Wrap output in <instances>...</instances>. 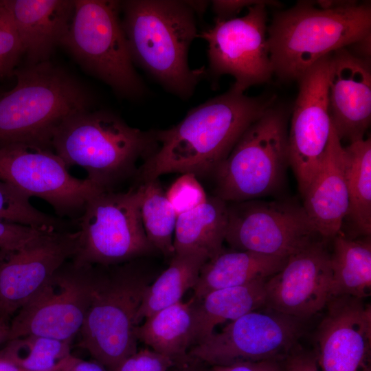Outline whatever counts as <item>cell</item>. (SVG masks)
<instances>
[{"mask_svg":"<svg viewBox=\"0 0 371 371\" xmlns=\"http://www.w3.org/2000/svg\"><path fill=\"white\" fill-rule=\"evenodd\" d=\"M275 96H248L230 89L192 109L177 125L156 131L158 147L139 169L144 181L172 172L216 170Z\"/></svg>","mask_w":371,"mask_h":371,"instance_id":"cell-1","label":"cell"},{"mask_svg":"<svg viewBox=\"0 0 371 371\" xmlns=\"http://www.w3.org/2000/svg\"><path fill=\"white\" fill-rule=\"evenodd\" d=\"M122 25L133 63L165 89L190 98L206 68L192 69L188 54L199 36L196 14L187 1H121Z\"/></svg>","mask_w":371,"mask_h":371,"instance_id":"cell-2","label":"cell"},{"mask_svg":"<svg viewBox=\"0 0 371 371\" xmlns=\"http://www.w3.org/2000/svg\"><path fill=\"white\" fill-rule=\"evenodd\" d=\"M155 131H142L106 110L80 111L66 117L56 129L52 148L66 166L84 168L87 179L102 191L136 172V163L157 148Z\"/></svg>","mask_w":371,"mask_h":371,"instance_id":"cell-3","label":"cell"},{"mask_svg":"<svg viewBox=\"0 0 371 371\" xmlns=\"http://www.w3.org/2000/svg\"><path fill=\"white\" fill-rule=\"evenodd\" d=\"M13 74L16 85L0 94V148L25 144L52 149L53 135L60 124L90 109V92L48 60Z\"/></svg>","mask_w":371,"mask_h":371,"instance_id":"cell-4","label":"cell"},{"mask_svg":"<svg viewBox=\"0 0 371 371\" xmlns=\"http://www.w3.org/2000/svg\"><path fill=\"white\" fill-rule=\"evenodd\" d=\"M371 29V7L362 3L322 9L310 1L276 13L267 26V45L273 74L298 80L325 56L346 48Z\"/></svg>","mask_w":371,"mask_h":371,"instance_id":"cell-5","label":"cell"},{"mask_svg":"<svg viewBox=\"0 0 371 371\" xmlns=\"http://www.w3.org/2000/svg\"><path fill=\"white\" fill-rule=\"evenodd\" d=\"M139 258L98 266L91 303L78 346L110 371L137 350L135 318L146 288L161 272Z\"/></svg>","mask_w":371,"mask_h":371,"instance_id":"cell-6","label":"cell"},{"mask_svg":"<svg viewBox=\"0 0 371 371\" xmlns=\"http://www.w3.org/2000/svg\"><path fill=\"white\" fill-rule=\"evenodd\" d=\"M121 1L74 0L60 45L118 95L139 100L147 88L137 73L120 17Z\"/></svg>","mask_w":371,"mask_h":371,"instance_id":"cell-7","label":"cell"},{"mask_svg":"<svg viewBox=\"0 0 371 371\" xmlns=\"http://www.w3.org/2000/svg\"><path fill=\"white\" fill-rule=\"evenodd\" d=\"M286 120L284 109L273 104L248 127L214 171L217 196L240 202L280 187L289 164Z\"/></svg>","mask_w":371,"mask_h":371,"instance_id":"cell-8","label":"cell"},{"mask_svg":"<svg viewBox=\"0 0 371 371\" xmlns=\"http://www.w3.org/2000/svg\"><path fill=\"white\" fill-rule=\"evenodd\" d=\"M141 197L140 186L93 195L76 219L78 245L71 259L79 264L112 266L157 253L143 226Z\"/></svg>","mask_w":371,"mask_h":371,"instance_id":"cell-9","label":"cell"},{"mask_svg":"<svg viewBox=\"0 0 371 371\" xmlns=\"http://www.w3.org/2000/svg\"><path fill=\"white\" fill-rule=\"evenodd\" d=\"M97 270V265L65 262L12 317L8 341L38 335L71 341L84 323Z\"/></svg>","mask_w":371,"mask_h":371,"instance_id":"cell-10","label":"cell"},{"mask_svg":"<svg viewBox=\"0 0 371 371\" xmlns=\"http://www.w3.org/2000/svg\"><path fill=\"white\" fill-rule=\"evenodd\" d=\"M267 6H280L271 0L247 8L241 17L215 19L199 33L207 43V77L212 84L223 75L232 76L231 88L245 93L251 86L270 80L273 74L267 45Z\"/></svg>","mask_w":371,"mask_h":371,"instance_id":"cell-11","label":"cell"},{"mask_svg":"<svg viewBox=\"0 0 371 371\" xmlns=\"http://www.w3.org/2000/svg\"><path fill=\"white\" fill-rule=\"evenodd\" d=\"M251 311L193 346L188 356L210 366L283 360L302 335V321L269 308Z\"/></svg>","mask_w":371,"mask_h":371,"instance_id":"cell-12","label":"cell"},{"mask_svg":"<svg viewBox=\"0 0 371 371\" xmlns=\"http://www.w3.org/2000/svg\"><path fill=\"white\" fill-rule=\"evenodd\" d=\"M227 210L225 241L233 249L288 258L322 238L295 203L254 199L233 202Z\"/></svg>","mask_w":371,"mask_h":371,"instance_id":"cell-13","label":"cell"},{"mask_svg":"<svg viewBox=\"0 0 371 371\" xmlns=\"http://www.w3.org/2000/svg\"><path fill=\"white\" fill-rule=\"evenodd\" d=\"M0 180L43 199L62 218H78L87 201L103 192L87 178L71 175L52 149L25 144L0 148Z\"/></svg>","mask_w":371,"mask_h":371,"instance_id":"cell-14","label":"cell"},{"mask_svg":"<svg viewBox=\"0 0 371 371\" xmlns=\"http://www.w3.org/2000/svg\"><path fill=\"white\" fill-rule=\"evenodd\" d=\"M78 231L49 230L26 244L0 249V318L14 315L75 255Z\"/></svg>","mask_w":371,"mask_h":371,"instance_id":"cell-15","label":"cell"},{"mask_svg":"<svg viewBox=\"0 0 371 371\" xmlns=\"http://www.w3.org/2000/svg\"><path fill=\"white\" fill-rule=\"evenodd\" d=\"M330 54L297 80L299 91L288 134V150L289 163L302 195L319 169L330 137L328 87Z\"/></svg>","mask_w":371,"mask_h":371,"instance_id":"cell-16","label":"cell"},{"mask_svg":"<svg viewBox=\"0 0 371 371\" xmlns=\"http://www.w3.org/2000/svg\"><path fill=\"white\" fill-rule=\"evenodd\" d=\"M323 238L289 256L265 282V305L300 321L323 310L333 297L330 251Z\"/></svg>","mask_w":371,"mask_h":371,"instance_id":"cell-17","label":"cell"},{"mask_svg":"<svg viewBox=\"0 0 371 371\" xmlns=\"http://www.w3.org/2000/svg\"><path fill=\"white\" fill-rule=\"evenodd\" d=\"M316 333L320 371H371V306L363 299L332 297Z\"/></svg>","mask_w":371,"mask_h":371,"instance_id":"cell-18","label":"cell"},{"mask_svg":"<svg viewBox=\"0 0 371 371\" xmlns=\"http://www.w3.org/2000/svg\"><path fill=\"white\" fill-rule=\"evenodd\" d=\"M328 105L332 125L341 141L363 139L371 117L370 63L346 48L330 56Z\"/></svg>","mask_w":371,"mask_h":371,"instance_id":"cell-19","label":"cell"},{"mask_svg":"<svg viewBox=\"0 0 371 371\" xmlns=\"http://www.w3.org/2000/svg\"><path fill=\"white\" fill-rule=\"evenodd\" d=\"M344 147L333 125L326 153L302 195L303 207L319 235L335 237L342 228L348 209Z\"/></svg>","mask_w":371,"mask_h":371,"instance_id":"cell-20","label":"cell"},{"mask_svg":"<svg viewBox=\"0 0 371 371\" xmlns=\"http://www.w3.org/2000/svg\"><path fill=\"white\" fill-rule=\"evenodd\" d=\"M30 65L47 61L70 24L74 0H5Z\"/></svg>","mask_w":371,"mask_h":371,"instance_id":"cell-21","label":"cell"},{"mask_svg":"<svg viewBox=\"0 0 371 371\" xmlns=\"http://www.w3.org/2000/svg\"><path fill=\"white\" fill-rule=\"evenodd\" d=\"M288 258L223 248L201 267L192 297L200 300L216 290L267 280L283 268Z\"/></svg>","mask_w":371,"mask_h":371,"instance_id":"cell-22","label":"cell"},{"mask_svg":"<svg viewBox=\"0 0 371 371\" xmlns=\"http://www.w3.org/2000/svg\"><path fill=\"white\" fill-rule=\"evenodd\" d=\"M138 341L172 359L176 364L189 357L196 344V322L194 302L182 301L146 317L136 328Z\"/></svg>","mask_w":371,"mask_h":371,"instance_id":"cell-23","label":"cell"},{"mask_svg":"<svg viewBox=\"0 0 371 371\" xmlns=\"http://www.w3.org/2000/svg\"><path fill=\"white\" fill-rule=\"evenodd\" d=\"M227 219V202L217 196L179 214L173 238L175 254L200 251L208 259L213 257L223 248Z\"/></svg>","mask_w":371,"mask_h":371,"instance_id":"cell-24","label":"cell"},{"mask_svg":"<svg viewBox=\"0 0 371 371\" xmlns=\"http://www.w3.org/2000/svg\"><path fill=\"white\" fill-rule=\"evenodd\" d=\"M265 281L216 290L200 300L192 297L196 322V344L214 332L218 324L265 307Z\"/></svg>","mask_w":371,"mask_h":371,"instance_id":"cell-25","label":"cell"},{"mask_svg":"<svg viewBox=\"0 0 371 371\" xmlns=\"http://www.w3.org/2000/svg\"><path fill=\"white\" fill-rule=\"evenodd\" d=\"M330 252L333 297L364 299L371 294L370 236H347L341 230L333 238Z\"/></svg>","mask_w":371,"mask_h":371,"instance_id":"cell-26","label":"cell"},{"mask_svg":"<svg viewBox=\"0 0 371 371\" xmlns=\"http://www.w3.org/2000/svg\"><path fill=\"white\" fill-rule=\"evenodd\" d=\"M208 256L203 252L175 254L168 267L146 288L137 313V325L153 313L181 301L184 293L193 289L200 270Z\"/></svg>","mask_w":371,"mask_h":371,"instance_id":"cell-27","label":"cell"},{"mask_svg":"<svg viewBox=\"0 0 371 371\" xmlns=\"http://www.w3.org/2000/svg\"><path fill=\"white\" fill-rule=\"evenodd\" d=\"M348 194L347 219L361 236L371 234V141L360 139L344 147Z\"/></svg>","mask_w":371,"mask_h":371,"instance_id":"cell-28","label":"cell"},{"mask_svg":"<svg viewBox=\"0 0 371 371\" xmlns=\"http://www.w3.org/2000/svg\"><path fill=\"white\" fill-rule=\"evenodd\" d=\"M140 212L143 226L150 243L166 258L175 255L173 234L177 216L157 179L141 185Z\"/></svg>","mask_w":371,"mask_h":371,"instance_id":"cell-29","label":"cell"},{"mask_svg":"<svg viewBox=\"0 0 371 371\" xmlns=\"http://www.w3.org/2000/svg\"><path fill=\"white\" fill-rule=\"evenodd\" d=\"M0 353L27 371H60L71 355V341L27 335L6 342Z\"/></svg>","mask_w":371,"mask_h":371,"instance_id":"cell-30","label":"cell"},{"mask_svg":"<svg viewBox=\"0 0 371 371\" xmlns=\"http://www.w3.org/2000/svg\"><path fill=\"white\" fill-rule=\"evenodd\" d=\"M0 221L38 229L61 230L65 225L54 216L36 209L30 197L10 184L0 180Z\"/></svg>","mask_w":371,"mask_h":371,"instance_id":"cell-31","label":"cell"},{"mask_svg":"<svg viewBox=\"0 0 371 371\" xmlns=\"http://www.w3.org/2000/svg\"><path fill=\"white\" fill-rule=\"evenodd\" d=\"M23 54L21 41L5 0H0V78L14 72Z\"/></svg>","mask_w":371,"mask_h":371,"instance_id":"cell-32","label":"cell"},{"mask_svg":"<svg viewBox=\"0 0 371 371\" xmlns=\"http://www.w3.org/2000/svg\"><path fill=\"white\" fill-rule=\"evenodd\" d=\"M166 196L177 216L204 203L208 196L192 173H183L169 188Z\"/></svg>","mask_w":371,"mask_h":371,"instance_id":"cell-33","label":"cell"},{"mask_svg":"<svg viewBox=\"0 0 371 371\" xmlns=\"http://www.w3.org/2000/svg\"><path fill=\"white\" fill-rule=\"evenodd\" d=\"M175 364L170 358L146 348L124 359L114 371H168Z\"/></svg>","mask_w":371,"mask_h":371,"instance_id":"cell-34","label":"cell"},{"mask_svg":"<svg viewBox=\"0 0 371 371\" xmlns=\"http://www.w3.org/2000/svg\"><path fill=\"white\" fill-rule=\"evenodd\" d=\"M52 229L32 227L0 221V249L21 247Z\"/></svg>","mask_w":371,"mask_h":371,"instance_id":"cell-35","label":"cell"},{"mask_svg":"<svg viewBox=\"0 0 371 371\" xmlns=\"http://www.w3.org/2000/svg\"><path fill=\"white\" fill-rule=\"evenodd\" d=\"M282 371H320L315 351L296 347L282 361Z\"/></svg>","mask_w":371,"mask_h":371,"instance_id":"cell-36","label":"cell"},{"mask_svg":"<svg viewBox=\"0 0 371 371\" xmlns=\"http://www.w3.org/2000/svg\"><path fill=\"white\" fill-rule=\"evenodd\" d=\"M282 361L268 359L211 366V371H282Z\"/></svg>","mask_w":371,"mask_h":371,"instance_id":"cell-37","label":"cell"},{"mask_svg":"<svg viewBox=\"0 0 371 371\" xmlns=\"http://www.w3.org/2000/svg\"><path fill=\"white\" fill-rule=\"evenodd\" d=\"M260 1V0H215L210 3L212 10L216 14L215 19L227 20L236 17V15L243 8H248Z\"/></svg>","mask_w":371,"mask_h":371,"instance_id":"cell-38","label":"cell"},{"mask_svg":"<svg viewBox=\"0 0 371 371\" xmlns=\"http://www.w3.org/2000/svg\"><path fill=\"white\" fill-rule=\"evenodd\" d=\"M60 371H110L102 364L93 361H86L71 355L65 361Z\"/></svg>","mask_w":371,"mask_h":371,"instance_id":"cell-39","label":"cell"},{"mask_svg":"<svg viewBox=\"0 0 371 371\" xmlns=\"http://www.w3.org/2000/svg\"><path fill=\"white\" fill-rule=\"evenodd\" d=\"M370 32L350 45L355 52L353 55L368 63L370 59Z\"/></svg>","mask_w":371,"mask_h":371,"instance_id":"cell-40","label":"cell"},{"mask_svg":"<svg viewBox=\"0 0 371 371\" xmlns=\"http://www.w3.org/2000/svg\"><path fill=\"white\" fill-rule=\"evenodd\" d=\"M175 371H211V366L189 356L188 359L173 366Z\"/></svg>","mask_w":371,"mask_h":371,"instance_id":"cell-41","label":"cell"},{"mask_svg":"<svg viewBox=\"0 0 371 371\" xmlns=\"http://www.w3.org/2000/svg\"><path fill=\"white\" fill-rule=\"evenodd\" d=\"M357 3L355 1L323 0V1H317V5H318V8H322V9H335V8L347 7V6L352 5Z\"/></svg>","mask_w":371,"mask_h":371,"instance_id":"cell-42","label":"cell"},{"mask_svg":"<svg viewBox=\"0 0 371 371\" xmlns=\"http://www.w3.org/2000/svg\"><path fill=\"white\" fill-rule=\"evenodd\" d=\"M0 371H27L0 353Z\"/></svg>","mask_w":371,"mask_h":371,"instance_id":"cell-43","label":"cell"},{"mask_svg":"<svg viewBox=\"0 0 371 371\" xmlns=\"http://www.w3.org/2000/svg\"><path fill=\"white\" fill-rule=\"evenodd\" d=\"M196 15H202L210 3L207 1H187Z\"/></svg>","mask_w":371,"mask_h":371,"instance_id":"cell-44","label":"cell"},{"mask_svg":"<svg viewBox=\"0 0 371 371\" xmlns=\"http://www.w3.org/2000/svg\"><path fill=\"white\" fill-rule=\"evenodd\" d=\"M9 324L0 318V344L8 341Z\"/></svg>","mask_w":371,"mask_h":371,"instance_id":"cell-45","label":"cell"}]
</instances>
